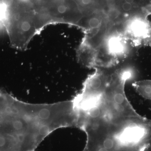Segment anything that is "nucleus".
<instances>
[{
	"label": "nucleus",
	"mask_w": 151,
	"mask_h": 151,
	"mask_svg": "<svg viewBox=\"0 0 151 151\" xmlns=\"http://www.w3.org/2000/svg\"><path fill=\"white\" fill-rule=\"evenodd\" d=\"M86 136L83 151H151V120L105 109L78 124Z\"/></svg>",
	"instance_id": "1"
},
{
	"label": "nucleus",
	"mask_w": 151,
	"mask_h": 151,
	"mask_svg": "<svg viewBox=\"0 0 151 151\" xmlns=\"http://www.w3.org/2000/svg\"><path fill=\"white\" fill-rule=\"evenodd\" d=\"M50 133L39 105L21 102L0 90V135L25 138L40 145Z\"/></svg>",
	"instance_id": "2"
},
{
	"label": "nucleus",
	"mask_w": 151,
	"mask_h": 151,
	"mask_svg": "<svg viewBox=\"0 0 151 151\" xmlns=\"http://www.w3.org/2000/svg\"><path fill=\"white\" fill-rule=\"evenodd\" d=\"M147 14L129 17L118 29L134 47L147 45L151 29V22Z\"/></svg>",
	"instance_id": "3"
},
{
	"label": "nucleus",
	"mask_w": 151,
	"mask_h": 151,
	"mask_svg": "<svg viewBox=\"0 0 151 151\" xmlns=\"http://www.w3.org/2000/svg\"><path fill=\"white\" fill-rule=\"evenodd\" d=\"M110 53L119 62L129 55L134 47L116 27H113L103 42Z\"/></svg>",
	"instance_id": "4"
},
{
	"label": "nucleus",
	"mask_w": 151,
	"mask_h": 151,
	"mask_svg": "<svg viewBox=\"0 0 151 151\" xmlns=\"http://www.w3.org/2000/svg\"><path fill=\"white\" fill-rule=\"evenodd\" d=\"M112 27L108 19L99 27L84 32L80 45L96 50L105 41Z\"/></svg>",
	"instance_id": "5"
},
{
	"label": "nucleus",
	"mask_w": 151,
	"mask_h": 151,
	"mask_svg": "<svg viewBox=\"0 0 151 151\" xmlns=\"http://www.w3.org/2000/svg\"><path fill=\"white\" fill-rule=\"evenodd\" d=\"M132 85L138 94L142 97L151 100V80L136 81Z\"/></svg>",
	"instance_id": "6"
},
{
	"label": "nucleus",
	"mask_w": 151,
	"mask_h": 151,
	"mask_svg": "<svg viewBox=\"0 0 151 151\" xmlns=\"http://www.w3.org/2000/svg\"><path fill=\"white\" fill-rule=\"evenodd\" d=\"M147 45H151V29L150 33V37H149L148 40Z\"/></svg>",
	"instance_id": "7"
},
{
	"label": "nucleus",
	"mask_w": 151,
	"mask_h": 151,
	"mask_svg": "<svg viewBox=\"0 0 151 151\" xmlns=\"http://www.w3.org/2000/svg\"><path fill=\"white\" fill-rule=\"evenodd\" d=\"M109 1H111V4L110 5H111L112 4V3H113V1H114V0H109Z\"/></svg>",
	"instance_id": "8"
}]
</instances>
